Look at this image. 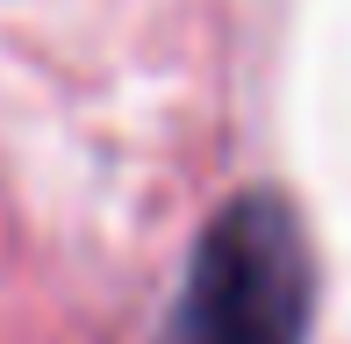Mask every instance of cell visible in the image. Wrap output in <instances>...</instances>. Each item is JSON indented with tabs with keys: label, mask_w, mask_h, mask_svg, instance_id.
<instances>
[{
	"label": "cell",
	"mask_w": 351,
	"mask_h": 344,
	"mask_svg": "<svg viewBox=\"0 0 351 344\" xmlns=\"http://www.w3.org/2000/svg\"><path fill=\"white\" fill-rule=\"evenodd\" d=\"M315 265L280 194H237L201 230L172 308V344H308Z\"/></svg>",
	"instance_id": "cell-1"
}]
</instances>
